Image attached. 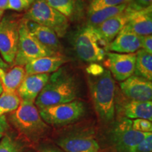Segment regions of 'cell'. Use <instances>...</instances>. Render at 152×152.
Listing matches in <instances>:
<instances>
[{
    "label": "cell",
    "mask_w": 152,
    "mask_h": 152,
    "mask_svg": "<svg viewBox=\"0 0 152 152\" xmlns=\"http://www.w3.org/2000/svg\"><path fill=\"white\" fill-rule=\"evenodd\" d=\"M127 6H128V4H123L115 6V7L99 9L90 14H87V18H88L87 25L96 28L105 20L121 14L126 9Z\"/></svg>",
    "instance_id": "obj_21"
},
{
    "label": "cell",
    "mask_w": 152,
    "mask_h": 152,
    "mask_svg": "<svg viewBox=\"0 0 152 152\" xmlns=\"http://www.w3.org/2000/svg\"><path fill=\"white\" fill-rule=\"evenodd\" d=\"M73 45L80 59L91 64L103 61L108 52L109 46V44L101 37L95 28L89 25L76 33Z\"/></svg>",
    "instance_id": "obj_4"
},
{
    "label": "cell",
    "mask_w": 152,
    "mask_h": 152,
    "mask_svg": "<svg viewBox=\"0 0 152 152\" xmlns=\"http://www.w3.org/2000/svg\"><path fill=\"white\" fill-rule=\"evenodd\" d=\"M28 152H33V151H28Z\"/></svg>",
    "instance_id": "obj_40"
},
{
    "label": "cell",
    "mask_w": 152,
    "mask_h": 152,
    "mask_svg": "<svg viewBox=\"0 0 152 152\" xmlns=\"http://www.w3.org/2000/svg\"><path fill=\"white\" fill-rule=\"evenodd\" d=\"M104 68L99 65H97L95 63L91 64L89 66V67L87 68V72L90 74V75H98L103 73Z\"/></svg>",
    "instance_id": "obj_32"
},
{
    "label": "cell",
    "mask_w": 152,
    "mask_h": 152,
    "mask_svg": "<svg viewBox=\"0 0 152 152\" xmlns=\"http://www.w3.org/2000/svg\"><path fill=\"white\" fill-rule=\"evenodd\" d=\"M132 121L121 118L110 131V140L115 152H131L145 137L147 133L134 130Z\"/></svg>",
    "instance_id": "obj_9"
},
{
    "label": "cell",
    "mask_w": 152,
    "mask_h": 152,
    "mask_svg": "<svg viewBox=\"0 0 152 152\" xmlns=\"http://www.w3.org/2000/svg\"><path fill=\"white\" fill-rule=\"evenodd\" d=\"M30 5L25 0H8V7L7 9L15 11H20L28 10Z\"/></svg>",
    "instance_id": "obj_29"
},
{
    "label": "cell",
    "mask_w": 152,
    "mask_h": 152,
    "mask_svg": "<svg viewBox=\"0 0 152 152\" xmlns=\"http://www.w3.org/2000/svg\"><path fill=\"white\" fill-rule=\"evenodd\" d=\"M20 102L21 99L17 92H3L0 95V116L16 111Z\"/></svg>",
    "instance_id": "obj_23"
},
{
    "label": "cell",
    "mask_w": 152,
    "mask_h": 152,
    "mask_svg": "<svg viewBox=\"0 0 152 152\" xmlns=\"http://www.w3.org/2000/svg\"><path fill=\"white\" fill-rule=\"evenodd\" d=\"M130 1L131 0H91L87 8V14L107 7L128 4Z\"/></svg>",
    "instance_id": "obj_26"
},
{
    "label": "cell",
    "mask_w": 152,
    "mask_h": 152,
    "mask_svg": "<svg viewBox=\"0 0 152 152\" xmlns=\"http://www.w3.org/2000/svg\"><path fill=\"white\" fill-rule=\"evenodd\" d=\"M25 1H26L28 4H29L30 5H31L34 2V1H36V0H25Z\"/></svg>",
    "instance_id": "obj_37"
},
{
    "label": "cell",
    "mask_w": 152,
    "mask_h": 152,
    "mask_svg": "<svg viewBox=\"0 0 152 152\" xmlns=\"http://www.w3.org/2000/svg\"><path fill=\"white\" fill-rule=\"evenodd\" d=\"M121 118L128 119H146L152 121V102H138L130 99L115 104V112Z\"/></svg>",
    "instance_id": "obj_14"
},
{
    "label": "cell",
    "mask_w": 152,
    "mask_h": 152,
    "mask_svg": "<svg viewBox=\"0 0 152 152\" xmlns=\"http://www.w3.org/2000/svg\"><path fill=\"white\" fill-rule=\"evenodd\" d=\"M3 92V89H2V86H1V82H0V94Z\"/></svg>",
    "instance_id": "obj_39"
},
{
    "label": "cell",
    "mask_w": 152,
    "mask_h": 152,
    "mask_svg": "<svg viewBox=\"0 0 152 152\" xmlns=\"http://www.w3.org/2000/svg\"><path fill=\"white\" fill-rule=\"evenodd\" d=\"M123 94L128 99L149 102L152 99V83L144 77L133 75L120 83Z\"/></svg>",
    "instance_id": "obj_12"
},
{
    "label": "cell",
    "mask_w": 152,
    "mask_h": 152,
    "mask_svg": "<svg viewBox=\"0 0 152 152\" xmlns=\"http://www.w3.org/2000/svg\"><path fill=\"white\" fill-rule=\"evenodd\" d=\"M20 21L13 15L4 16L0 20V56L9 66H14L18 50Z\"/></svg>",
    "instance_id": "obj_8"
},
{
    "label": "cell",
    "mask_w": 152,
    "mask_h": 152,
    "mask_svg": "<svg viewBox=\"0 0 152 152\" xmlns=\"http://www.w3.org/2000/svg\"><path fill=\"white\" fill-rule=\"evenodd\" d=\"M9 128V125L6 115L0 116V140L7 133Z\"/></svg>",
    "instance_id": "obj_33"
},
{
    "label": "cell",
    "mask_w": 152,
    "mask_h": 152,
    "mask_svg": "<svg viewBox=\"0 0 152 152\" xmlns=\"http://www.w3.org/2000/svg\"><path fill=\"white\" fill-rule=\"evenodd\" d=\"M123 29L132 31L140 36L152 33V6L140 11H133Z\"/></svg>",
    "instance_id": "obj_18"
},
{
    "label": "cell",
    "mask_w": 152,
    "mask_h": 152,
    "mask_svg": "<svg viewBox=\"0 0 152 152\" xmlns=\"http://www.w3.org/2000/svg\"><path fill=\"white\" fill-rule=\"evenodd\" d=\"M134 75L152 80V54L140 49L136 53Z\"/></svg>",
    "instance_id": "obj_22"
},
{
    "label": "cell",
    "mask_w": 152,
    "mask_h": 152,
    "mask_svg": "<svg viewBox=\"0 0 152 152\" xmlns=\"http://www.w3.org/2000/svg\"><path fill=\"white\" fill-rule=\"evenodd\" d=\"M79 87L76 77L66 68H60L49 75L48 82L34 102L38 109L76 100Z\"/></svg>",
    "instance_id": "obj_1"
},
{
    "label": "cell",
    "mask_w": 152,
    "mask_h": 152,
    "mask_svg": "<svg viewBox=\"0 0 152 152\" xmlns=\"http://www.w3.org/2000/svg\"><path fill=\"white\" fill-rule=\"evenodd\" d=\"M142 49L144 51L152 54V36L146 35L142 36Z\"/></svg>",
    "instance_id": "obj_31"
},
{
    "label": "cell",
    "mask_w": 152,
    "mask_h": 152,
    "mask_svg": "<svg viewBox=\"0 0 152 152\" xmlns=\"http://www.w3.org/2000/svg\"><path fill=\"white\" fill-rule=\"evenodd\" d=\"M48 5L66 18H71L75 10V0H45Z\"/></svg>",
    "instance_id": "obj_24"
},
{
    "label": "cell",
    "mask_w": 152,
    "mask_h": 152,
    "mask_svg": "<svg viewBox=\"0 0 152 152\" xmlns=\"http://www.w3.org/2000/svg\"><path fill=\"white\" fill-rule=\"evenodd\" d=\"M56 54L43 46L30 32L27 20L23 18L19 25V39L18 50L14 66H24L32 61L44 56Z\"/></svg>",
    "instance_id": "obj_6"
},
{
    "label": "cell",
    "mask_w": 152,
    "mask_h": 152,
    "mask_svg": "<svg viewBox=\"0 0 152 152\" xmlns=\"http://www.w3.org/2000/svg\"><path fill=\"white\" fill-rule=\"evenodd\" d=\"M9 119L14 128L30 141H37L50 128L41 118L33 102L21 101L18 109L9 115Z\"/></svg>",
    "instance_id": "obj_3"
},
{
    "label": "cell",
    "mask_w": 152,
    "mask_h": 152,
    "mask_svg": "<svg viewBox=\"0 0 152 152\" xmlns=\"http://www.w3.org/2000/svg\"><path fill=\"white\" fill-rule=\"evenodd\" d=\"M39 152H66L56 146L51 144H43L39 148Z\"/></svg>",
    "instance_id": "obj_34"
},
{
    "label": "cell",
    "mask_w": 152,
    "mask_h": 152,
    "mask_svg": "<svg viewBox=\"0 0 152 152\" xmlns=\"http://www.w3.org/2000/svg\"><path fill=\"white\" fill-rule=\"evenodd\" d=\"M88 85L98 118L104 123L112 122L115 115L116 86L111 72L104 69L100 75H90Z\"/></svg>",
    "instance_id": "obj_2"
},
{
    "label": "cell",
    "mask_w": 152,
    "mask_h": 152,
    "mask_svg": "<svg viewBox=\"0 0 152 152\" xmlns=\"http://www.w3.org/2000/svg\"><path fill=\"white\" fill-rule=\"evenodd\" d=\"M38 111L47 125L61 127L81 118L86 112V108L83 102L76 99L68 103L47 106Z\"/></svg>",
    "instance_id": "obj_7"
},
{
    "label": "cell",
    "mask_w": 152,
    "mask_h": 152,
    "mask_svg": "<svg viewBox=\"0 0 152 152\" xmlns=\"http://www.w3.org/2000/svg\"><path fill=\"white\" fill-rule=\"evenodd\" d=\"M67 61L63 55H53L38 58L25 66L26 75L34 74L53 73Z\"/></svg>",
    "instance_id": "obj_17"
},
{
    "label": "cell",
    "mask_w": 152,
    "mask_h": 152,
    "mask_svg": "<svg viewBox=\"0 0 152 152\" xmlns=\"http://www.w3.org/2000/svg\"><path fill=\"white\" fill-rule=\"evenodd\" d=\"M152 0H131L128 6L134 11H140L152 6Z\"/></svg>",
    "instance_id": "obj_30"
},
{
    "label": "cell",
    "mask_w": 152,
    "mask_h": 152,
    "mask_svg": "<svg viewBox=\"0 0 152 152\" xmlns=\"http://www.w3.org/2000/svg\"><path fill=\"white\" fill-rule=\"evenodd\" d=\"M152 133L148 132L145 137L136 146L131 152H151Z\"/></svg>",
    "instance_id": "obj_28"
},
{
    "label": "cell",
    "mask_w": 152,
    "mask_h": 152,
    "mask_svg": "<svg viewBox=\"0 0 152 152\" xmlns=\"http://www.w3.org/2000/svg\"><path fill=\"white\" fill-rule=\"evenodd\" d=\"M132 128L138 132L148 133L151 132L152 131V123L151 121L146 119L137 118L132 121Z\"/></svg>",
    "instance_id": "obj_27"
},
{
    "label": "cell",
    "mask_w": 152,
    "mask_h": 152,
    "mask_svg": "<svg viewBox=\"0 0 152 152\" xmlns=\"http://www.w3.org/2000/svg\"><path fill=\"white\" fill-rule=\"evenodd\" d=\"M3 14H4V11H0V20H1V18H2Z\"/></svg>",
    "instance_id": "obj_38"
},
{
    "label": "cell",
    "mask_w": 152,
    "mask_h": 152,
    "mask_svg": "<svg viewBox=\"0 0 152 152\" xmlns=\"http://www.w3.org/2000/svg\"><path fill=\"white\" fill-rule=\"evenodd\" d=\"M8 7V0H0V11H4Z\"/></svg>",
    "instance_id": "obj_35"
},
{
    "label": "cell",
    "mask_w": 152,
    "mask_h": 152,
    "mask_svg": "<svg viewBox=\"0 0 152 152\" xmlns=\"http://www.w3.org/2000/svg\"><path fill=\"white\" fill-rule=\"evenodd\" d=\"M49 75L47 73L26 75L16 92L21 101L34 103L48 82Z\"/></svg>",
    "instance_id": "obj_15"
},
{
    "label": "cell",
    "mask_w": 152,
    "mask_h": 152,
    "mask_svg": "<svg viewBox=\"0 0 152 152\" xmlns=\"http://www.w3.org/2000/svg\"><path fill=\"white\" fill-rule=\"evenodd\" d=\"M9 67H10V66H9L7 63L4 61L2 58H1V56H0V68L4 70V71H7V70L9 69Z\"/></svg>",
    "instance_id": "obj_36"
},
{
    "label": "cell",
    "mask_w": 152,
    "mask_h": 152,
    "mask_svg": "<svg viewBox=\"0 0 152 152\" xmlns=\"http://www.w3.org/2000/svg\"><path fill=\"white\" fill-rule=\"evenodd\" d=\"M23 149L21 142L7 133L0 142V152H23Z\"/></svg>",
    "instance_id": "obj_25"
},
{
    "label": "cell",
    "mask_w": 152,
    "mask_h": 152,
    "mask_svg": "<svg viewBox=\"0 0 152 152\" xmlns=\"http://www.w3.org/2000/svg\"><path fill=\"white\" fill-rule=\"evenodd\" d=\"M26 20L30 32L43 46L55 54L62 55L61 54L63 49L61 45L54 30L33 21Z\"/></svg>",
    "instance_id": "obj_19"
},
{
    "label": "cell",
    "mask_w": 152,
    "mask_h": 152,
    "mask_svg": "<svg viewBox=\"0 0 152 152\" xmlns=\"http://www.w3.org/2000/svg\"><path fill=\"white\" fill-rule=\"evenodd\" d=\"M57 147L66 152H98L99 145L89 133L69 134L56 140Z\"/></svg>",
    "instance_id": "obj_11"
},
{
    "label": "cell",
    "mask_w": 152,
    "mask_h": 152,
    "mask_svg": "<svg viewBox=\"0 0 152 152\" xmlns=\"http://www.w3.org/2000/svg\"><path fill=\"white\" fill-rule=\"evenodd\" d=\"M23 18L50 28L58 37H63L66 35L70 26L68 18L48 5L45 0L34 1Z\"/></svg>",
    "instance_id": "obj_5"
},
{
    "label": "cell",
    "mask_w": 152,
    "mask_h": 152,
    "mask_svg": "<svg viewBox=\"0 0 152 152\" xmlns=\"http://www.w3.org/2000/svg\"><path fill=\"white\" fill-rule=\"evenodd\" d=\"M106 64L114 79L123 82L134 75L136 54H120L108 52Z\"/></svg>",
    "instance_id": "obj_10"
},
{
    "label": "cell",
    "mask_w": 152,
    "mask_h": 152,
    "mask_svg": "<svg viewBox=\"0 0 152 152\" xmlns=\"http://www.w3.org/2000/svg\"><path fill=\"white\" fill-rule=\"evenodd\" d=\"M26 77V71L23 66H15L8 72L0 68V82L3 92L14 93Z\"/></svg>",
    "instance_id": "obj_20"
},
{
    "label": "cell",
    "mask_w": 152,
    "mask_h": 152,
    "mask_svg": "<svg viewBox=\"0 0 152 152\" xmlns=\"http://www.w3.org/2000/svg\"><path fill=\"white\" fill-rule=\"evenodd\" d=\"M133 11H135L127 6L126 9L123 12L105 20L96 26L95 29L101 37L109 45L124 28Z\"/></svg>",
    "instance_id": "obj_13"
},
{
    "label": "cell",
    "mask_w": 152,
    "mask_h": 152,
    "mask_svg": "<svg viewBox=\"0 0 152 152\" xmlns=\"http://www.w3.org/2000/svg\"><path fill=\"white\" fill-rule=\"evenodd\" d=\"M142 49V36L123 29L108 46V52L134 54Z\"/></svg>",
    "instance_id": "obj_16"
}]
</instances>
